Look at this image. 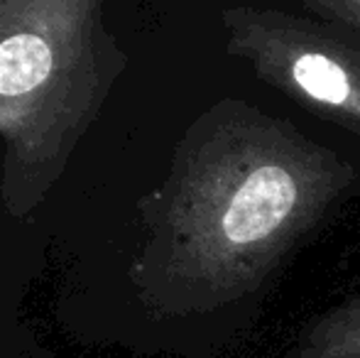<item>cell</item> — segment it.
Wrapping results in <instances>:
<instances>
[{"mask_svg": "<svg viewBox=\"0 0 360 358\" xmlns=\"http://www.w3.org/2000/svg\"><path fill=\"white\" fill-rule=\"evenodd\" d=\"M358 201V153L255 101H221L162 201V272L201 309L252 305Z\"/></svg>", "mask_w": 360, "mask_h": 358, "instance_id": "obj_1", "label": "cell"}, {"mask_svg": "<svg viewBox=\"0 0 360 358\" xmlns=\"http://www.w3.org/2000/svg\"><path fill=\"white\" fill-rule=\"evenodd\" d=\"M228 52L323 135L360 155V34L282 5L223 10Z\"/></svg>", "mask_w": 360, "mask_h": 358, "instance_id": "obj_2", "label": "cell"}, {"mask_svg": "<svg viewBox=\"0 0 360 358\" xmlns=\"http://www.w3.org/2000/svg\"><path fill=\"white\" fill-rule=\"evenodd\" d=\"M282 358H360V290L309 319Z\"/></svg>", "mask_w": 360, "mask_h": 358, "instance_id": "obj_3", "label": "cell"}, {"mask_svg": "<svg viewBox=\"0 0 360 358\" xmlns=\"http://www.w3.org/2000/svg\"><path fill=\"white\" fill-rule=\"evenodd\" d=\"M52 47L37 34H13L0 42V96L30 94L52 72Z\"/></svg>", "mask_w": 360, "mask_h": 358, "instance_id": "obj_4", "label": "cell"}, {"mask_svg": "<svg viewBox=\"0 0 360 358\" xmlns=\"http://www.w3.org/2000/svg\"><path fill=\"white\" fill-rule=\"evenodd\" d=\"M285 3L360 34V0H285Z\"/></svg>", "mask_w": 360, "mask_h": 358, "instance_id": "obj_5", "label": "cell"}]
</instances>
